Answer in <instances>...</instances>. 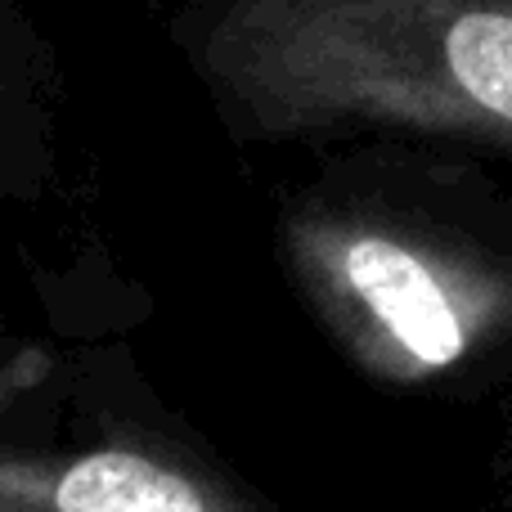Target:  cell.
<instances>
[{
  "label": "cell",
  "mask_w": 512,
  "mask_h": 512,
  "mask_svg": "<svg viewBox=\"0 0 512 512\" xmlns=\"http://www.w3.org/2000/svg\"><path fill=\"white\" fill-rule=\"evenodd\" d=\"M230 63L512 153V0H239Z\"/></svg>",
  "instance_id": "obj_1"
},
{
  "label": "cell",
  "mask_w": 512,
  "mask_h": 512,
  "mask_svg": "<svg viewBox=\"0 0 512 512\" xmlns=\"http://www.w3.org/2000/svg\"><path fill=\"white\" fill-rule=\"evenodd\" d=\"M59 512H207L194 481L131 450H99L77 459L54 486Z\"/></svg>",
  "instance_id": "obj_2"
}]
</instances>
